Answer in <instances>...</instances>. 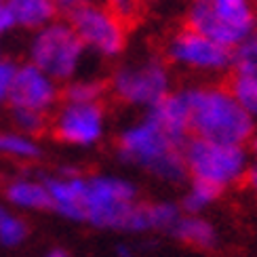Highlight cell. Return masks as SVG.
Masks as SVG:
<instances>
[{
  "instance_id": "cell-1",
  "label": "cell",
  "mask_w": 257,
  "mask_h": 257,
  "mask_svg": "<svg viewBox=\"0 0 257 257\" xmlns=\"http://www.w3.org/2000/svg\"><path fill=\"white\" fill-rule=\"evenodd\" d=\"M190 110V133L207 142L240 146L253 135L255 120L223 87L184 91Z\"/></svg>"
},
{
  "instance_id": "cell-2",
  "label": "cell",
  "mask_w": 257,
  "mask_h": 257,
  "mask_svg": "<svg viewBox=\"0 0 257 257\" xmlns=\"http://www.w3.org/2000/svg\"><path fill=\"white\" fill-rule=\"evenodd\" d=\"M133 184L110 175L87 179L84 190V221L95 228H112L126 232L150 230V207L135 202Z\"/></svg>"
},
{
  "instance_id": "cell-3",
  "label": "cell",
  "mask_w": 257,
  "mask_h": 257,
  "mask_svg": "<svg viewBox=\"0 0 257 257\" xmlns=\"http://www.w3.org/2000/svg\"><path fill=\"white\" fill-rule=\"evenodd\" d=\"M118 152L126 163H133L165 179L175 181L188 173L184 165V146L171 139L148 116L144 122L126 128L120 135Z\"/></svg>"
},
{
  "instance_id": "cell-4",
  "label": "cell",
  "mask_w": 257,
  "mask_h": 257,
  "mask_svg": "<svg viewBox=\"0 0 257 257\" xmlns=\"http://www.w3.org/2000/svg\"><path fill=\"white\" fill-rule=\"evenodd\" d=\"M186 21L190 30L228 49L240 45L257 30L253 0H192Z\"/></svg>"
},
{
  "instance_id": "cell-5",
  "label": "cell",
  "mask_w": 257,
  "mask_h": 257,
  "mask_svg": "<svg viewBox=\"0 0 257 257\" xmlns=\"http://www.w3.org/2000/svg\"><path fill=\"white\" fill-rule=\"evenodd\" d=\"M84 53L87 49L68 21H51L36 30L28 45L30 63L55 82H66L76 76Z\"/></svg>"
},
{
  "instance_id": "cell-6",
  "label": "cell",
  "mask_w": 257,
  "mask_h": 257,
  "mask_svg": "<svg viewBox=\"0 0 257 257\" xmlns=\"http://www.w3.org/2000/svg\"><path fill=\"white\" fill-rule=\"evenodd\" d=\"M184 165L186 171L194 175V179L223 188L244 175L247 156L240 146L192 137L184 146Z\"/></svg>"
},
{
  "instance_id": "cell-7",
  "label": "cell",
  "mask_w": 257,
  "mask_h": 257,
  "mask_svg": "<svg viewBox=\"0 0 257 257\" xmlns=\"http://www.w3.org/2000/svg\"><path fill=\"white\" fill-rule=\"evenodd\" d=\"M72 30L93 53L101 57H118L126 47V26L105 5L84 3L70 11Z\"/></svg>"
},
{
  "instance_id": "cell-8",
  "label": "cell",
  "mask_w": 257,
  "mask_h": 257,
  "mask_svg": "<svg viewBox=\"0 0 257 257\" xmlns=\"http://www.w3.org/2000/svg\"><path fill=\"white\" fill-rule=\"evenodd\" d=\"M171 76L163 59L150 57L139 63H128L112 76V91L128 105L152 108L169 95Z\"/></svg>"
},
{
  "instance_id": "cell-9",
  "label": "cell",
  "mask_w": 257,
  "mask_h": 257,
  "mask_svg": "<svg viewBox=\"0 0 257 257\" xmlns=\"http://www.w3.org/2000/svg\"><path fill=\"white\" fill-rule=\"evenodd\" d=\"M167 57L181 68L196 72H226L232 66V49L190 28H184L169 40Z\"/></svg>"
},
{
  "instance_id": "cell-10",
  "label": "cell",
  "mask_w": 257,
  "mask_h": 257,
  "mask_svg": "<svg viewBox=\"0 0 257 257\" xmlns=\"http://www.w3.org/2000/svg\"><path fill=\"white\" fill-rule=\"evenodd\" d=\"M59 99V87L51 76L32 63L17 66L9 91V103L13 110H30L49 114Z\"/></svg>"
},
{
  "instance_id": "cell-11",
  "label": "cell",
  "mask_w": 257,
  "mask_h": 257,
  "mask_svg": "<svg viewBox=\"0 0 257 257\" xmlns=\"http://www.w3.org/2000/svg\"><path fill=\"white\" fill-rule=\"evenodd\" d=\"M105 114L101 103H70L66 101L59 108L53 131L66 144L93 146L103 135Z\"/></svg>"
},
{
  "instance_id": "cell-12",
  "label": "cell",
  "mask_w": 257,
  "mask_h": 257,
  "mask_svg": "<svg viewBox=\"0 0 257 257\" xmlns=\"http://www.w3.org/2000/svg\"><path fill=\"white\" fill-rule=\"evenodd\" d=\"M148 118L156 122L179 146H186L188 135H190V110H188L184 91L165 95L156 105L150 108Z\"/></svg>"
},
{
  "instance_id": "cell-13",
  "label": "cell",
  "mask_w": 257,
  "mask_h": 257,
  "mask_svg": "<svg viewBox=\"0 0 257 257\" xmlns=\"http://www.w3.org/2000/svg\"><path fill=\"white\" fill-rule=\"evenodd\" d=\"M51 209L57 211L59 215L84 221V190H87V179L78 175L74 177H51L45 181Z\"/></svg>"
},
{
  "instance_id": "cell-14",
  "label": "cell",
  "mask_w": 257,
  "mask_h": 257,
  "mask_svg": "<svg viewBox=\"0 0 257 257\" xmlns=\"http://www.w3.org/2000/svg\"><path fill=\"white\" fill-rule=\"evenodd\" d=\"M13 28L36 32L55 21L57 7L51 0H7L5 3Z\"/></svg>"
},
{
  "instance_id": "cell-15",
  "label": "cell",
  "mask_w": 257,
  "mask_h": 257,
  "mask_svg": "<svg viewBox=\"0 0 257 257\" xmlns=\"http://www.w3.org/2000/svg\"><path fill=\"white\" fill-rule=\"evenodd\" d=\"M5 196L13 207L28 209V211H45L51 209V198L45 181L34 179H13L5 190Z\"/></svg>"
},
{
  "instance_id": "cell-16",
  "label": "cell",
  "mask_w": 257,
  "mask_h": 257,
  "mask_svg": "<svg viewBox=\"0 0 257 257\" xmlns=\"http://www.w3.org/2000/svg\"><path fill=\"white\" fill-rule=\"evenodd\" d=\"M232 76L257 82V30L232 49Z\"/></svg>"
},
{
  "instance_id": "cell-17",
  "label": "cell",
  "mask_w": 257,
  "mask_h": 257,
  "mask_svg": "<svg viewBox=\"0 0 257 257\" xmlns=\"http://www.w3.org/2000/svg\"><path fill=\"white\" fill-rule=\"evenodd\" d=\"M171 232L179 240L196 244V247H213L215 244V230L198 217H179Z\"/></svg>"
},
{
  "instance_id": "cell-18",
  "label": "cell",
  "mask_w": 257,
  "mask_h": 257,
  "mask_svg": "<svg viewBox=\"0 0 257 257\" xmlns=\"http://www.w3.org/2000/svg\"><path fill=\"white\" fill-rule=\"evenodd\" d=\"M0 154L21 160H34L40 156V146L24 133H0Z\"/></svg>"
},
{
  "instance_id": "cell-19",
  "label": "cell",
  "mask_w": 257,
  "mask_h": 257,
  "mask_svg": "<svg viewBox=\"0 0 257 257\" xmlns=\"http://www.w3.org/2000/svg\"><path fill=\"white\" fill-rule=\"evenodd\" d=\"M26 236H28L26 221L0 205V244L3 247H17V244L26 240Z\"/></svg>"
},
{
  "instance_id": "cell-20",
  "label": "cell",
  "mask_w": 257,
  "mask_h": 257,
  "mask_svg": "<svg viewBox=\"0 0 257 257\" xmlns=\"http://www.w3.org/2000/svg\"><path fill=\"white\" fill-rule=\"evenodd\" d=\"M103 95V84L99 80H72L66 91H63V97L70 103H97Z\"/></svg>"
},
{
  "instance_id": "cell-21",
  "label": "cell",
  "mask_w": 257,
  "mask_h": 257,
  "mask_svg": "<svg viewBox=\"0 0 257 257\" xmlns=\"http://www.w3.org/2000/svg\"><path fill=\"white\" fill-rule=\"evenodd\" d=\"M228 91L234 95V99L242 105V110L255 120L257 118V82L247 80V78L232 76Z\"/></svg>"
},
{
  "instance_id": "cell-22",
  "label": "cell",
  "mask_w": 257,
  "mask_h": 257,
  "mask_svg": "<svg viewBox=\"0 0 257 257\" xmlns=\"http://www.w3.org/2000/svg\"><path fill=\"white\" fill-rule=\"evenodd\" d=\"M221 188L213 186V184H207V181H200V179H194V186H192L190 194L184 198V207L190 211V213H196L200 211L202 207H207L209 202H213L217 196H219Z\"/></svg>"
},
{
  "instance_id": "cell-23",
  "label": "cell",
  "mask_w": 257,
  "mask_h": 257,
  "mask_svg": "<svg viewBox=\"0 0 257 257\" xmlns=\"http://www.w3.org/2000/svg\"><path fill=\"white\" fill-rule=\"evenodd\" d=\"M13 122L17 126V133L24 135H38L45 131L47 126V116L30 110H13Z\"/></svg>"
},
{
  "instance_id": "cell-24",
  "label": "cell",
  "mask_w": 257,
  "mask_h": 257,
  "mask_svg": "<svg viewBox=\"0 0 257 257\" xmlns=\"http://www.w3.org/2000/svg\"><path fill=\"white\" fill-rule=\"evenodd\" d=\"M150 207V226L160 230H171L179 219V211L175 205L160 202V205H148Z\"/></svg>"
},
{
  "instance_id": "cell-25",
  "label": "cell",
  "mask_w": 257,
  "mask_h": 257,
  "mask_svg": "<svg viewBox=\"0 0 257 257\" xmlns=\"http://www.w3.org/2000/svg\"><path fill=\"white\" fill-rule=\"evenodd\" d=\"M139 5H142V0H108V7L112 13L118 17L122 24H126V21H131L137 17L139 13Z\"/></svg>"
},
{
  "instance_id": "cell-26",
  "label": "cell",
  "mask_w": 257,
  "mask_h": 257,
  "mask_svg": "<svg viewBox=\"0 0 257 257\" xmlns=\"http://www.w3.org/2000/svg\"><path fill=\"white\" fill-rule=\"evenodd\" d=\"M17 66L11 59L0 57V103H5L9 99V91H11V82H13Z\"/></svg>"
},
{
  "instance_id": "cell-27",
  "label": "cell",
  "mask_w": 257,
  "mask_h": 257,
  "mask_svg": "<svg viewBox=\"0 0 257 257\" xmlns=\"http://www.w3.org/2000/svg\"><path fill=\"white\" fill-rule=\"evenodd\" d=\"M13 28V24H11V17H9V11L5 7V3H0V38H3L7 32Z\"/></svg>"
},
{
  "instance_id": "cell-28",
  "label": "cell",
  "mask_w": 257,
  "mask_h": 257,
  "mask_svg": "<svg viewBox=\"0 0 257 257\" xmlns=\"http://www.w3.org/2000/svg\"><path fill=\"white\" fill-rule=\"evenodd\" d=\"M53 5H55L57 9H66V11H72V9H76L84 3H89V0H51Z\"/></svg>"
},
{
  "instance_id": "cell-29",
  "label": "cell",
  "mask_w": 257,
  "mask_h": 257,
  "mask_svg": "<svg viewBox=\"0 0 257 257\" xmlns=\"http://www.w3.org/2000/svg\"><path fill=\"white\" fill-rule=\"evenodd\" d=\"M247 181H249V186L257 190V165H253L249 169V173H247Z\"/></svg>"
},
{
  "instance_id": "cell-30",
  "label": "cell",
  "mask_w": 257,
  "mask_h": 257,
  "mask_svg": "<svg viewBox=\"0 0 257 257\" xmlns=\"http://www.w3.org/2000/svg\"><path fill=\"white\" fill-rule=\"evenodd\" d=\"M45 257H68V253H63V251H51V253L45 255Z\"/></svg>"
},
{
  "instance_id": "cell-31",
  "label": "cell",
  "mask_w": 257,
  "mask_h": 257,
  "mask_svg": "<svg viewBox=\"0 0 257 257\" xmlns=\"http://www.w3.org/2000/svg\"><path fill=\"white\" fill-rule=\"evenodd\" d=\"M118 255H120V257H128L131 253H128V249H124V247H118Z\"/></svg>"
},
{
  "instance_id": "cell-32",
  "label": "cell",
  "mask_w": 257,
  "mask_h": 257,
  "mask_svg": "<svg viewBox=\"0 0 257 257\" xmlns=\"http://www.w3.org/2000/svg\"><path fill=\"white\" fill-rule=\"evenodd\" d=\"M142 3H150V0H142Z\"/></svg>"
},
{
  "instance_id": "cell-33",
  "label": "cell",
  "mask_w": 257,
  "mask_h": 257,
  "mask_svg": "<svg viewBox=\"0 0 257 257\" xmlns=\"http://www.w3.org/2000/svg\"><path fill=\"white\" fill-rule=\"evenodd\" d=\"M255 150H257V144H255Z\"/></svg>"
},
{
  "instance_id": "cell-34",
  "label": "cell",
  "mask_w": 257,
  "mask_h": 257,
  "mask_svg": "<svg viewBox=\"0 0 257 257\" xmlns=\"http://www.w3.org/2000/svg\"><path fill=\"white\" fill-rule=\"evenodd\" d=\"M0 3H3V0H0Z\"/></svg>"
}]
</instances>
